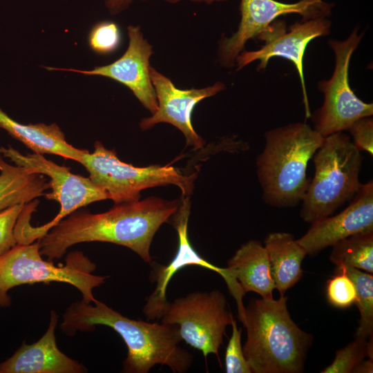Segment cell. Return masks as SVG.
<instances>
[{
  "label": "cell",
  "mask_w": 373,
  "mask_h": 373,
  "mask_svg": "<svg viewBox=\"0 0 373 373\" xmlns=\"http://www.w3.org/2000/svg\"><path fill=\"white\" fill-rule=\"evenodd\" d=\"M150 76L156 95L157 109L151 116L142 119L140 128L148 130L157 124L168 123L184 134L188 145L195 149L203 147L204 141L195 132L192 124L193 111L202 99L223 90L224 84L217 82L202 88L179 89L169 78L151 66Z\"/></svg>",
  "instance_id": "5bb4252c"
},
{
  "label": "cell",
  "mask_w": 373,
  "mask_h": 373,
  "mask_svg": "<svg viewBox=\"0 0 373 373\" xmlns=\"http://www.w3.org/2000/svg\"><path fill=\"white\" fill-rule=\"evenodd\" d=\"M0 128L6 131L33 153L54 154L79 162L86 151L70 144L56 124H21L0 108Z\"/></svg>",
  "instance_id": "d6986e66"
},
{
  "label": "cell",
  "mask_w": 373,
  "mask_h": 373,
  "mask_svg": "<svg viewBox=\"0 0 373 373\" xmlns=\"http://www.w3.org/2000/svg\"><path fill=\"white\" fill-rule=\"evenodd\" d=\"M373 358L363 360L352 370V373H372Z\"/></svg>",
  "instance_id": "4dcf8cb0"
},
{
  "label": "cell",
  "mask_w": 373,
  "mask_h": 373,
  "mask_svg": "<svg viewBox=\"0 0 373 373\" xmlns=\"http://www.w3.org/2000/svg\"><path fill=\"white\" fill-rule=\"evenodd\" d=\"M332 4L323 0H301L287 3L276 0H241V19L237 31L220 41L218 57L225 66H233L246 42L257 38L279 16L299 14L303 21L325 18L331 12Z\"/></svg>",
  "instance_id": "7c38bea8"
},
{
  "label": "cell",
  "mask_w": 373,
  "mask_h": 373,
  "mask_svg": "<svg viewBox=\"0 0 373 373\" xmlns=\"http://www.w3.org/2000/svg\"><path fill=\"white\" fill-rule=\"evenodd\" d=\"M267 251L271 274L280 296L301 278V264L307 255L305 249L286 232H272L264 240Z\"/></svg>",
  "instance_id": "ffe728a7"
},
{
  "label": "cell",
  "mask_w": 373,
  "mask_h": 373,
  "mask_svg": "<svg viewBox=\"0 0 373 373\" xmlns=\"http://www.w3.org/2000/svg\"><path fill=\"white\" fill-rule=\"evenodd\" d=\"M230 276L238 281L245 294L253 291L262 298H272L274 281L267 251L262 243L251 240L242 245L228 261Z\"/></svg>",
  "instance_id": "ac0fdd59"
},
{
  "label": "cell",
  "mask_w": 373,
  "mask_h": 373,
  "mask_svg": "<svg viewBox=\"0 0 373 373\" xmlns=\"http://www.w3.org/2000/svg\"><path fill=\"white\" fill-rule=\"evenodd\" d=\"M134 1L135 0H104V3L111 15H117L126 10Z\"/></svg>",
  "instance_id": "f546056e"
},
{
  "label": "cell",
  "mask_w": 373,
  "mask_h": 373,
  "mask_svg": "<svg viewBox=\"0 0 373 373\" xmlns=\"http://www.w3.org/2000/svg\"><path fill=\"white\" fill-rule=\"evenodd\" d=\"M330 22L325 18H317L289 26L287 30L285 22L273 21L257 38L265 41L258 50L241 52L236 59L238 70L256 60L260 61L258 70L266 68L273 57H282L291 61L299 75L305 106L306 115L310 117L303 73V57L307 44L314 38L329 33Z\"/></svg>",
  "instance_id": "8fae6325"
},
{
  "label": "cell",
  "mask_w": 373,
  "mask_h": 373,
  "mask_svg": "<svg viewBox=\"0 0 373 373\" xmlns=\"http://www.w3.org/2000/svg\"><path fill=\"white\" fill-rule=\"evenodd\" d=\"M44 175L6 162L0 154V211L19 204H28L50 189Z\"/></svg>",
  "instance_id": "44dd1931"
},
{
  "label": "cell",
  "mask_w": 373,
  "mask_h": 373,
  "mask_svg": "<svg viewBox=\"0 0 373 373\" xmlns=\"http://www.w3.org/2000/svg\"><path fill=\"white\" fill-rule=\"evenodd\" d=\"M232 334L225 352L227 373H251L250 365L245 357L241 343L242 329L238 328L234 318L231 321Z\"/></svg>",
  "instance_id": "4316f807"
},
{
  "label": "cell",
  "mask_w": 373,
  "mask_h": 373,
  "mask_svg": "<svg viewBox=\"0 0 373 373\" xmlns=\"http://www.w3.org/2000/svg\"><path fill=\"white\" fill-rule=\"evenodd\" d=\"M345 274L353 282L356 294L355 305L360 313L356 338L367 339L373 334V276L348 266H336L335 272Z\"/></svg>",
  "instance_id": "603a6c76"
},
{
  "label": "cell",
  "mask_w": 373,
  "mask_h": 373,
  "mask_svg": "<svg viewBox=\"0 0 373 373\" xmlns=\"http://www.w3.org/2000/svg\"><path fill=\"white\" fill-rule=\"evenodd\" d=\"M175 213L173 225L178 235V247L172 260L166 265H158L153 273V280L156 287L153 293L146 298L143 312L149 320L160 318L168 303L166 299L167 286L179 270L188 266H200L220 275L225 281L230 294L236 302L237 307L243 305L245 296L239 283L231 278L227 267H217L203 258L193 247L188 237V222L190 215L191 203L187 196H182Z\"/></svg>",
  "instance_id": "4fadbf2b"
},
{
  "label": "cell",
  "mask_w": 373,
  "mask_h": 373,
  "mask_svg": "<svg viewBox=\"0 0 373 373\" xmlns=\"http://www.w3.org/2000/svg\"><path fill=\"white\" fill-rule=\"evenodd\" d=\"M128 46L114 62L92 70L45 67L48 70H62L85 75L108 77L128 87L151 114L157 109V102L150 76V58L153 47L144 37L140 26H128Z\"/></svg>",
  "instance_id": "9a60e30c"
},
{
  "label": "cell",
  "mask_w": 373,
  "mask_h": 373,
  "mask_svg": "<svg viewBox=\"0 0 373 373\" xmlns=\"http://www.w3.org/2000/svg\"><path fill=\"white\" fill-rule=\"evenodd\" d=\"M287 298L251 299L245 307L242 347L254 373H300L313 336L292 321Z\"/></svg>",
  "instance_id": "3957f363"
},
{
  "label": "cell",
  "mask_w": 373,
  "mask_h": 373,
  "mask_svg": "<svg viewBox=\"0 0 373 373\" xmlns=\"http://www.w3.org/2000/svg\"><path fill=\"white\" fill-rule=\"evenodd\" d=\"M178 200L149 197L115 204L106 212L74 211L37 240L41 256L53 261L73 245L103 242L126 247L151 263L150 247L160 226L178 211Z\"/></svg>",
  "instance_id": "6da1fadb"
},
{
  "label": "cell",
  "mask_w": 373,
  "mask_h": 373,
  "mask_svg": "<svg viewBox=\"0 0 373 373\" xmlns=\"http://www.w3.org/2000/svg\"><path fill=\"white\" fill-rule=\"evenodd\" d=\"M59 316L50 312L46 333L37 342L22 343L12 356L0 363V373H82L86 367L58 348L55 331Z\"/></svg>",
  "instance_id": "e0dca14e"
},
{
  "label": "cell",
  "mask_w": 373,
  "mask_h": 373,
  "mask_svg": "<svg viewBox=\"0 0 373 373\" xmlns=\"http://www.w3.org/2000/svg\"><path fill=\"white\" fill-rule=\"evenodd\" d=\"M0 154L16 165L28 170L47 175L51 192L46 193L47 200L60 204L57 215L45 224L32 227L30 216L20 218L15 226V233L18 244H30L44 236L59 221L78 209L95 202L108 199L106 193L95 185L88 177L75 175L70 168L59 165L47 160L42 154L23 155L13 147H0Z\"/></svg>",
  "instance_id": "ba28073f"
},
{
  "label": "cell",
  "mask_w": 373,
  "mask_h": 373,
  "mask_svg": "<svg viewBox=\"0 0 373 373\" xmlns=\"http://www.w3.org/2000/svg\"><path fill=\"white\" fill-rule=\"evenodd\" d=\"M26 204H16L0 211V257L17 245L15 229Z\"/></svg>",
  "instance_id": "83f0119b"
},
{
  "label": "cell",
  "mask_w": 373,
  "mask_h": 373,
  "mask_svg": "<svg viewBox=\"0 0 373 373\" xmlns=\"http://www.w3.org/2000/svg\"><path fill=\"white\" fill-rule=\"evenodd\" d=\"M166 3H171V4H175L179 3L181 0H162ZM193 3H204L206 4H211L213 3L216 2H224L227 0H190Z\"/></svg>",
  "instance_id": "1f68e13d"
},
{
  "label": "cell",
  "mask_w": 373,
  "mask_h": 373,
  "mask_svg": "<svg viewBox=\"0 0 373 373\" xmlns=\"http://www.w3.org/2000/svg\"><path fill=\"white\" fill-rule=\"evenodd\" d=\"M329 260L336 266H348L373 272V231L358 233L332 246Z\"/></svg>",
  "instance_id": "7402d4cb"
},
{
  "label": "cell",
  "mask_w": 373,
  "mask_h": 373,
  "mask_svg": "<svg viewBox=\"0 0 373 373\" xmlns=\"http://www.w3.org/2000/svg\"><path fill=\"white\" fill-rule=\"evenodd\" d=\"M94 148L92 153L86 150L79 163L115 204L139 200L142 190L159 186L176 185L182 196H188L193 191L195 173L184 175L169 164L134 166L121 161L115 149H106L99 141L95 142Z\"/></svg>",
  "instance_id": "52a82bcc"
},
{
  "label": "cell",
  "mask_w": 373,
  "mask_h": 373,
  "mask_svg": "<svg viewBox=\"0 0 373 373\" xmlns=\"http://www.w3.org/2000/svg\"><path fill=\"white\" fill-rule=\"evenodd\" d=\"M99 325L113 329L127 346L122 372L147 373L161 365L174 373H183L192 365L193 355L180 345L182 339L178 325L131 319L97 300L71 304L60 327L65 334L73 336L77 331H93Z\"/></svg>",
  "instance_id": "7a4b0ae2"
},
{
  "label": "cell",
  "mask_w": 373,
  "mask_h": 373,
  "mask_svg": "<svg viewBox=\"0 0 373 373\" xmlns=\"http://www.w3.org/2000/svg\"><path fill=\"white\" fill-rule=\"evenodd\" d=\"M314 175L301 201L300 216L313 223L350 202L360 189L363 157L350 137L338 132L325 137L312 157Z\"/></svg>",
  "instance_id": "5b68a950"
},
{
  "label": "cell",
  "mask_w": 373,
  "mask_h": 373,
  "mask_svg": "<svg viewBox=\"0 0 373 373\" xmlns=\"http://www.w3.org/2000/svg\"><path fill=\"white\" fill-rule=\"evenodd\" d=\"M327 301L334 307L345 309L355 304L356 294L352 280L343 272H335L326 286Z\"/></svg>",
  "instance_id": "484cf974"
},
{
  "label": "cell",
  "mask_w": 373,
  "mask_h": 373,
  "mask_svg": "<svg viewBox=\"0 0 373 373\" xmlns=\"http://www.w3.org/2000/svg\"><path fill=\"white\" fill-rule=\"evenodd\" d=\"M369 338V341L364 338H356L338 350L333 362L321 373H351L365 358H373L372 336Z\"/></svg>",
  "instance_id": "cb8c5ba5"
},
{
  "label": "cell",
  "mask_w": 373,
  "mask_h": 373,
  "mask_svg": "<svg viewBox=\"0 0 373 373\" xmlns=\"http://www.w3.org/2000/svg\"><path fill=\"white\" fill-rule=\"evenodd\" d=\"M233 314L224 294L218 290L195 291L167 303L161 323L176 325L182 341L202 352L204 356L218 355Z\"/></svg>",
  "instance_id": "9c48e42d"
},
{
  "label": "cell",
  "mask_w": 373,
  "mask_h": 373,
  "mask_svg": "<svg viewBox=\"0 0 373 373\" xmlns=\"http://www.w3.org/2000/svg\"><path fill=\"white\" fill-rule=\"evenodd\" d=\"M324 137L305 123L267 131L265 146L256 159L257 176L265 204L279 208L301 202L310 180L307 166Z\"/></svg>",
  "instance_id": "277c9868"
},
{
  "label": "cell",
  "mask_w": 373,
  "mask_h": 373,
  "mask_svg": "<svg viewBox=\"0 0 373 373\" xmlns=\"http://www.w3.org/2000/svg\"><path fill=\"white\" fill-rule=\"evenodd\" d=\"M88 41L90 48L94 52L108 55L119 48L122 41L121 31L115 22L100 21L91 28Z\"/></svg>",
  "instance_id": "d4e9b609"
},
{
  "label": "cell",
  "mask_w": 373,
  "mask_h": 373,
  "mask_svg": "<svg viewBox=\"0 0 373 373\" xmlns=\"http://www.w3.org/2000/svg\"><path fill=\"white\" fill-rule=\"evenodd\" d=\"M343 211L312 223L297 242L308 255H315L352 235L373 231V182L362 184Z\"/></svg>",
  "instance_id": "2e32d148"
},
{
  "label": "cell",
  "mask_w": 373,
  "mask_h": 373,
  "mask_svg": "<svg viewBox=\"0 0 373 373\" xmlns=\"http://www.w3.org/2000/svg\"><path fill=\"white\" fill-rule=\"evenodd\" d=\"M354 146L360 151L373 155V119L370 117L358 119L348 128Z\"/></svg>",
  "instance_id": "f1b7e54d"
},
{
  "label": "cell",
  "mask_w": 373,
  "mask_h": 373,
  "mask_svg": "<svg viewBox=\"0 0 373 373\" xmlns=\"http://www.w3.org/2000/svg\"><path fill=\"white\" fill-rule=\"evenodd\" d=\"M363 33L354 30L344 41L330 40L336 57L332 77L322 81L319 89L324 94L323 106L314 113V129L323 137L347 128L356 120L373 115V104L360 99L350 88L348 78L350 61Z\"/></svg>",
  "instance_id": "30bf717a"
},
{
  "label": "cell",
  "mask_w": 373,
  "mask_h": 373,
  "mask_svg": "<svg viewBox=\"0 0 373 373\" xmlns=\"http://www.w3.org/2000/svg\"><path fill=\"white\" fill-rule=\"evenodd\" d=\"M96 265L82 251L68 253L65 264L55 265L42 258L38 241L17 244L0 257V306L10 304V289L24 284L59 282L76 287L82 300L90 303L97 300L93 289L104 283L107 276L93 274Z\"/></svg>",
  "instance_id": "8992f818"
}]
</instances>
